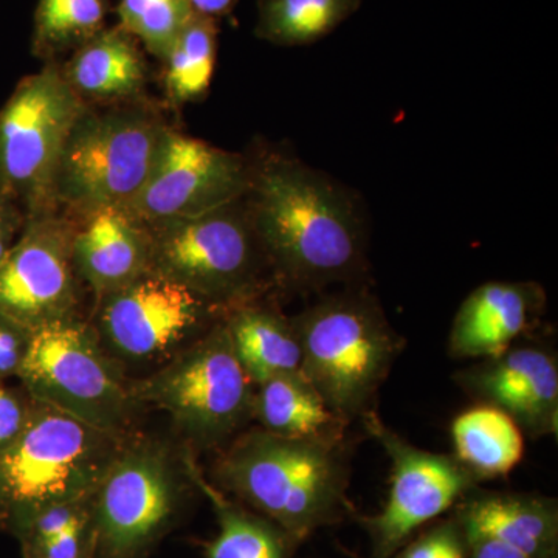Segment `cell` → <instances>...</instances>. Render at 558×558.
Listing matches in <instances>:
<instances>
[{
    "mask_svg": "<svg viewBox=\"0 0 558 558\" xmlns=\"http://www.w3.org/2000/svg\"><path fill=\"white\" fill-rule=\"evenodd\" d=\"M250 220L279 286L318 292L365 269V230L351 196L299 160L253 165Z\"/></svg>",
    "mask_w": 558,
    "mask_h": 558,
    "instance_id": "1",
    "label": "cell"
},
{
    "mask_svg": "<svg viewBox=\"0 0 558 558\" xmlns=\"http://www.w3.org/2000/svg\"><path fill=\"white\" fill-rule=\"evenodd\" d=\"M211 476L219 490L274 521L299 545L354 515L344 440L290 439L245 428L220 449Z\"/></svg>",
    "mask_w": 558,
    "mask_h": 558,
    "instance_id": "2",
    "label": "cell"
},
{
    "mask_svg": "<svg viewBox=\"0 0 558 558\" xmlns=\"http://www.w3.org/2000/svg\"><path fill=\"white\" fill-rule=\"evenodd\" d=\"M301 374L347 424L376 411V399L405 341L379 301L363 290L323 296L290 318Z\"/></svg>",
    "mask_w": 558,
    "mask_h": 558,
    "instance_id": "3",
    "label": "cell"
},
{
    "mask_svg": "<svg viewBox=\"0 0 558 558\" xmlns=\"http://www.w3.org/2000/svg\"><path fill=\"white\" fill-rule=\"evenodd\" d=\"M128 438L33 399L20 438L0 454V532L16 537L40 510L92 498Z\"/></svg>",
    "mask_w": 558,
    "mask_h": 558,
    "instance_id": "4",
    "label": "cell"
},
{
    "mask_svg": "<svg viewBox=\"0 0 558 558\" xmlns=\"http://www.w3.org/2000/svg\"><path fill=\"white\" fill-rule=\"evenodd\" d=\"M196 454L134 433L92 497L94 558H148L178 527L194 492Z\"/></svg>",
    "mask_w": 558,
    "mask_h": 558,
    "instance_id": "5",
    "label": "cell"
},
{
    "mask_svg": "<svg viewBox=\"0 0 558 558\" xmlns=\"http://www.w3.org/2000/svg\"><path fill=\"white\" fill-rule=\"evenodd\" d=\"M145 409L167 413L194 454L223 449L253 421L255 384L242 368L223 318L142 379L131 380Z\"/></svg>",
    "mask_w": 558,
    "mask_h": 558,
    "instance_id": "6",
    "label": "cell"
},
{
    "mask_svg": "<svg viewBox=\"0 0 558 558\" xmlns=\"http://www.w3.org/2000/svg\"><path fill=\"white\" fill-rule=\"evenodd\" d=\"M167 128L159 110L146 100L86 105L58 165V211L81 216L100 208H126L145 185Z\"/></svg>",
    "mask_w": 558,
    "mask_h": 558,
    "instance_id": "7",
    "label": "cell"
},
{
    "mask_svg": "<svg viewBox=\"0 0 558 558\" xmlns=\"http://www.w3.org/2000/svg\"><path fill=\"white\" fill-rule=\"evenodd\" d=\"M145 227L149 270L223 312L260 299L275 282L245 197L201 215L157 220Z\"/></svg>",
    "mask_w": 558,
    "mask_h": 558,
    "instance_id": "8",
    "label": "cell"
},
{
    "mask_svg": "<svg viewBox=\"0 0 558 558\" xmlns=\"http://www.w3.org/2000/svg\"><path fill=\"white\" fill-rule=\"evenodd\" d=\"M17 379L33 399L102 432L128 438L143 410L131 379L101 348L89 319H65L32 330Z\"/></svg>",
    "mask_w": 558,
    "mask_h": 558,
    "instance_id": "9",
    "label": "cell"
},
{
    "mask_svg": "<svg viewBox=\"0 0 558 558\" xmlns=\"http://www.w3.org/2000/svg\"><path fill=\"white\" fill-rule=\"evenodd\" d=\"M84 108L60 62H46L20 81L0 109V193L16 202L25 218L58 213V165Z\"/></svg>",
    "mask_w": 558,
    "mask_h": 558,
    "instance_id": "10",
    "label": "cell"
},
{
    "mask_svg": "<svg viewBox=\"0 0 558 558\" xmlns=\"http://www.w3.org/2000/svg\"><path fill=\"white\" fill-rule=\"evenodd\" d=\"M226 312L171 279L146 270L95 301L89 318L101 348L128 371L159 366L223 318Z\"/></svg>",
    "mask_w": 558,
    "mask_h": 558,
    "instance_id": "11",
    "label": "cell"
},
{
    "mask_svg": "<svg viewBox=\"0 0 558 558\" xmlns=\"http://www.w3.org/2000/svg\"><path fill=\"white\" fill-rule=\"evenodd\" d=\"M371 436L391 461L387 501L380 512L362 517L374 558H389L414 534L447 515L462 498L480 487L454 454L413 446L381 421L377 411L362 418Z\"/></svg>",
    "mask_w": 558,
    "mask_h": 558,
    "instance_id": "12",
    "label": "cell"
},
{
    "mask_svg": "<svg viewBox=\"0 0 558 558\" xmlns=\"http://www.w3.org/2000/svg\"><path fill=\"white\" fill-rule=\"evenodd\" d=\"M253 165L168 126L145 185L126 211L143 226L196 216L247 196Z\"/></svg>",
    "mask_w": 558,
    "mask_h": 558,
    "instance_id": "13",
    "label": "cell"
},
{
    "mask_svg": "<svg viewBox=\"0 0 558 558\" xmlns=\"http://www.w3.org/2000/svg\"><path fill=\"white\" fill-rule=\"evenodd\" d=\"M81 284L72 259V219L62 213L27 219L0 260V315L32 330L78 318Z\"/></svg>",
    "mask_w": 558,
    "mask_h": 558,
    "instance_id": "14",
    "label": "cell"
},
{
    "mask_svg": "<svg viewBox=\"0 0 558 558\" xmlns=\"http://www.w3.org/2000/svg\"><path fill=\"white\" fill-rule=\"evenodd\" d=\"M454 381L476 403L508 414L523 435L557 436L558 359L539 341H517L494 357L458 371Z\"/></svg>",
    "mask_w": 558,
    "mask_h": 558,
    "instance_id": "15",
    "label": "cell"
},
{
    "mask_svg": "<svg viewBox=\"0 0 558 558\" xmlns=\"http://www.w3.org/2000/svg\"><path fill=\"white\" fill-rule=\"evenodd\" d=\"M537 282L490 281L469 293L451 323L449 354L457 360L494 357L515 344L545 310Z\"/></svg>",
    "mask_w": 558,
    "mask_h": 558,
    "instance_id": "16",
    "label": "cell"
},
{
    "mask_svg": "<svg viewBox=\"0 0 558 558\" xmlns=\"http://www.w3.org/2000/svg\"><path fill=\"white\" fill-rule=\"evenodd\" d=\"M72 219V259L95 301L149 270L148 230L124 208L95 209Z\"/></svg>",
    "mask_w": 558,
    "mask_h": 558,
    "instance_id": "17",
    "label": "cell"
},
{
    "mask_svg": "<svg viewBox=\"0 0 558 558\" xmlns=\"http://www.w3.org/2000/svg\"><path fill=\"white\" fill-rule=\"evenodd\" d=\"M469 538L495 539L531 558H558V501L537 494L475 490L451 509Z\"/></svg>",
    "mask_w": 558,
    "mask_h": 558,
    "instance_id": "18",
    "label": "cell"
},
{
    "mask_svg": "<svg viewBox=\"0 0 558 558\" xmlns=\"http://www.w3.org/2000/svg\"><path fill=\"white\" fill-rule=\"evenodd\" d=\"M62 75L86 105L145 100L148 62L142 46L123 27H106L70 54Z\"/></svg>",
    "mask_w": 558,
    "mask_h": 558,
    "instance_id": "19",
    "label": "cell"
},
{
    "mask_svg": "<svg viewBox=\"0 0 558 558\" xmlns=\"http://www.w3.org/2000/svg\"><path fill=\"white\" fill-rule=\"evenodd\" d=\"M231 344L250 380L301 374V348L290 318L260 299L231 307L223 315Z\"/></svg>",
    "mask_w": 558,
    "mask_h": 558,
    "instance_id": "20",
    "label": "cell"
},
{
    "mask_svg": "<svg viewBox=\"0 0 558 558\" xmlns=\"http://www.w3.org/2000/svg\"><path fill=\"white\" fill-rule=\"evenodd\" d=\"M253 421L281 438L330 442L344 440L348 427L303 374H286L255 385Z\"/></svg>",
    "mask_w": 558,
    "mask_h": 558,
    "instance_id": "21",
    "label": "cell"
},
{
    "mask_svg": "<svg viewBox=\"0 0 558 558\" xmlns=\"http://www.w3.org/2000/svg\"><path fill=\"white\" fill-rule=\"evenodd\" d=\"M197 490L207 497L218 521V534L208 543L207 558H293L299 549L288 532L255 510L219 490L193 464Z\"/></svg>",
    "mask_w": 558,
    "mask_h": 558,
    "instance_id": "22",
    "label": "cell"
},
{
    "mask_svg": "<svg viewBox=\"0 0 558 558\" xmlns=\"http://www.w3.org/2000/svg\"><path fill=\"white\" fill-rule=\"evenodd\" d=\"M454 457L483 483L520 464L524 438L519 425L494 407L476 403L451 422Z\"/></svg>",
    "mask_w": 558,
    "mask_h": 558,
    "instance_id": "23",
    "label": "cell"
},
{
    "mask_svg": "<svg viewBox=\"0 0 558 558\" xmlns=\"http://www.w3.org/2000/svg\"><path fill=\"white\" fill-rule=\"evenodd\" d=\"M360 0H259L256 36L281 47L326 38L357 11Z\"/></svg>",
    "mask_w": 558,
    "mask_h": 558,
    "instance_id": "24",
    "label": "cell"
},
{
    "mask_svg": "<svg viewBox=\"0 0 558 558\" xmlns=\"http://www.w3.org/2000/svg\"><path fill=\"white\" fill-rule=\"evenodd\" d=\"M218 20L194 14L165 60L163 83L172 108L202 100L215 76L218 60Z\"/></svg>",
    "mask_w": 558,
    "mask_h": 558,
    "instance_id": "25",
    "label": "cell"
},
{
    "mask_svg": "<svg viewBox=\"0 0 558 558\" xmlns=\"http://www.w3.org/2000/svg\"><path fill=\"white\" fill-rule=\"evenodd\" d=\"M110 0H38L32 51L46 62L72 54L106 28Z\"/></svg>",
    "mask_w": 558,
    "mask_h": 558,
    "instance_id": "26",
    "label": "cell"
},
{
    "mask_svg": "<svg viewBox=\"0 0 558 558\" xmlns=\"http://www.w3.org/2000/svg\"><path fill=\"white\" fill-rule=\"evenodd\" d=\"M119 25L160 62L194 17L190 0H119Z\"/></svg>",
    "mask_w": 558,
    "mask_h": 558,
    "instance_id": "27",
    "label": "cell"
},
{
    "mask_svg": "<svg viewBox=\"0 0 558 558\" xmlns=\"http://www.w3.org/2000/svg\"><path fill=\"white\" fill-rule=\"evenodd\" d=\"M470 539L453 512L427 524L389 558H469Z\"/></svg>",
    "mask_w": 558,
    "mask_h": 558,
    "instance_id": "28",
    "label": "cell"
},
{
    "mask_svg": "<svg viewBox=\"0 0 558 558\" xmlns=\"http://www.w3.org/2000/svg\"><path fill=\"white\" fill-rule=\"evenodd\" d=\"M21 550L22 558H94L92 509L58 537Z\"/></svg>",
    "mask_w": 558,
    "mask_h": 558,
    "instance_id": "29",
    "label": "cell"
},
{
    "mask_svg": "<svg viewBox=\"0 0 558 558\" xmlns=\"http://www.w3.org/2000/svg\"><path fill=\"white\" fill-rule=\"evenodd\" d=\"M33 398L21 387L0 380V454L14 442L31 417Z\"/></svg>",
    "mask_w": 558,
    "mask_h": 558,
    "instance_id": "30",
    "label": "cell"
},
{
    "mask_svg": "<svg viewBox=\"0 0 558 558\" xmlns=\"http://www.w3.org/2000/svg\"><path fill=\"white\" fill-rule=\"evenodd\" d=\"M31 332L16 323L0 315V380L17 377L25 352H27Z\"/></svg>",
    "mask_w": 558,
    "mask_h": 558,
    "instance_id": "31",
    "label": "cell"
},
{
    "mask_svg": "<svg viewBox=\"0 0 558 558\" xmlns=\"http://www.w3.org/2000/svg\"><path fill=\"white\" fill-rule=\"evenodd\" d=\"M25 222L27 218L20 205L0 193V260L9 255L10 250L20 240Z\"/></svg>",
    "mask_w": 558,
    "mask_h": 558,
    "instance_id": "32",
    "label": "cell"
},
{
    "mask_svg": "<svg viewBox=\"0 0 558 558\" xmlns=\"http://www.w3.org/2000/svg\"><path fill=\"white\" fill-rule=\"evenodd\" d=\"M470 539L469 558H531L495 539L473 537Z\"/></svg>",
    "mask_w": 558,
    "mask_h": 558,
    "instance_id": "33",
    "label": "cell"
},
{
    "mask_svg": "<svg viewBox=\"0 0 558 558\" xmlns=\"http://www.w3.org/2000/svg\"><path fill=\"white\" fill-rule=\"evenodd\" d=\"M190 2L194 13L211 17V20H218V17L227 16V14L231 13L236 0H190Z\"/></svg>",
    "mask_w": 558,
    "mask_h": 558,
    "instance_id": "34",
    "label": "cell"
}]
</instances>
